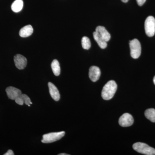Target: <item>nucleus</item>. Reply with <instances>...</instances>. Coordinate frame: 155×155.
Segmentation results:
<instances>
[{
	"instance_id": "11",
	"label": "nucleus",
	"mask_w": 155,
	"mask_h": 155,
	"mask_svg": "<svg viewBox=\"0 0 155 155\" xmlns=\"http://www.w3.org/2000/svg\"><path fill=\"white\" fill-rule=\"evenodd\" d=\"M95 31L99 34L106 41H110L111 38L110 34L109 33L104 27L102 26H98L96 28Z\"/></svg>"
},
{
	"instance_id": "5",
	"label": "nucleus",
	"mask_w": 155,
	"mask_h": 155,
	"mask_svg": "<svg viewBox=\"0 0 155 155\" xmlns=\"http://www.w3.org/2000/svg\"><path fill=\"white\" fill-rule=\"evenodd\" d=\"M146 34L149 37L154 36L155 33V19L153 16L147 17L144 23Z\"/></svg>"
},
{
	"instance_id": "6",
	"label": "nucleus",
	"mask_w": 155,
	"mask_h": 155,
	"mask_svg": "<svg viewBox=\"0 0 155 155\" xmlns=\"http://www.w3.org/2000/svg\"><path fill=\"white\" fill-rule=\"evenodd\" d=\"M133 117L128 113L123 114L119 118V123L120 126L123 127H129L133 125Z\"/></svg>"
},
{
	"instance_id": "15",
	"label": "nucleus",
	"mask_w": 155,
	"mask_h": 155,
	"mask_svg": "<svg viewBox=\"0 0 155 155\" xmlns=\"http://www.w3.org/2000/svg\"><path fill=\"white\" fill-rule=\"evenodd\" d=\"M51 67L54 75L56 76H59L61 73V67L58 60H54L52 62Z\"/></svg>"
},
{
	"instance_id": "23",
	"label": "nucleus",
	"mask_w": 155,
	"mask_h": 155,
	"mask_svg": "<svg viewBox=\"0 0 155 155\" xmlns=\"http://www.w3.org/2000/svg\"><path fill=\"white\" fill-rule=\"evenodd\" d=\"M59 155H69L68 154L65 153H63L59 154Z\"/></svg>"
},
{
	"instance_id": "4",
	"label": "nucleus",
	"mask_w": 155,
	"mask_h": 155,
	"mask_svg": "<svg viewBox=\"0 0 155 155\" xmlns=\"http://www.w3.org/2000/svg\"><path fill=\"white\" fill-rule=\"evenodd\" d=\"M65 131L52 132L45 134L43 135L41 142L43 143H51L59 140L65 135Z\"/></svg>"
},
{
	"instance_id": "7",
	"label": "nucleus",
	"mask_w": 155,
	"mask_h": 155,
	"mask_svg": "<svg viewBox=\"0 0 155 155\" xmlns=\"http://www.w3.org/2000/svg\"><path fill=\"white\" fill-rule=\"evenodd\" d=\"M14 61L16 67L19 69H24L27 65V59L21 54H18L14 56Z\"/></svg>"
},
{
	"instance_id": "1",
	"label": "nucleus",
	"mask_w": 155,
	"mask_h": 155,
	"mask_svg": "<svg viewBox=\"0 0 155 155\" xmlns=\"http://www.w3.org/2000/svg\"><path fill=\"white\" fill-rule=\"evenodd\" d=\"M117 85L114 80H110L103 87L101 93L103 99L110 100L114 97L117 90Z\"/></svg>"
},
{
	"instance_id": "10",
	"label": "nucleus",
	"mask_w": 155,
	"mask_h": 155,
	"mask_svg": "<svg viewBox=\"0 0 155 155\" xmlns=\"http://www.w3.org/2000/svg\"><path fill=\"white\" fill-rule=\"evenodd\" d=\"M49 90L51 96L56 101H58L60 99V94L57 87L51 82L48 83Z\"/></svg>"
},
{
	"instance_id": "21",
	"label": "nucleus",
	"mask_w": 155,
	"mask_h": 155,
	"mask_svg": "<svg viewBox=\"0 0 155 155\" xmlns=\"http://www.w3.org/2000/svg\"><path fill=\"white\" fill-rule=\"evenodd\" d=\"M4 155H14V153L12 150H9L8 151L7 153L4 154Z\"/></svg>"
},
{
	"instance_id": "20",
	"label": "nucleus",
	"mask_w": 155,
	"mask_h": 155,
	"mask_svg": "<svg viewBox=\"0 0 155 155\" xmlns=\"http://www.w3.org/2000/svg\"><path fill=\"white\" fill-rule=\"evenodd\" d=\"M136 1L138 5L141 6L144 4L146 0H136Z\"/></svg>"
},
{
	"instance_id": "12",
	"label": "nucleus",
	"mask_w": 155,
	"mask_h": 155,
	"mask_svg": "<svg viewBox=\"0 0 155 155\" xmlns=\"http://www.w3.org/2000/svg\"><path fill=\"white\" fill-rule=\"evenodd\" d=\"M33 32V29L31 25H27L21 28L19 31V35L22 38L28 37L32 35Z\"/></svg>"
},
{
	"instance_id": "24",
	"label": "nucleus",
	"mask_w": 155,
	"mask_h": 155,
	"mask_svg": "<svg viewBox=\"0 0 155 155\" xmlns=\"http://www.w3.org/2000/svg\"><path fill=\"white\" fill-rule=\"evenodd\" d=\"M153 81L154 83V84H155V76H154V77L153 80Z\"/></svg>"
},
{
	"instance_id": "22",
	"label": "nucleus",
	"mask_w": 155,
	"mask_h": 155,
	"mask_svg": "<svg viewBox=\"0 0 155 155\" xmlns=\"http://www.w3.org/2000/svg\"><path fill=\"white\" fill-rule=\"evenodd\" d=\"M121 1H122L123 2L126 3L129 0H121Z\"/></svg>"
},
{
	"instance_id": "9",
	"label": "nucleus",
	"mask_w": 155,
	"mask_h": 155,
	"mask_svg": "<svg viewBox=\"0 0 155 155\" xmlns=\"http://www.w3.org/2000/svg\"><path fill=\"white\" fill-rule=\"evenodd\" d=\"M6 93L9 98L11 100H15L22 94V92L19 89L14 87H8L6 89Z\"/></svg>"
},
{
	"instance_id": "14",
	"label": "nucleus",
	"mask_w": 155,
	"mask_h": 155,
	"mask_svg": "<svg viewBox=\"0 0 155 155\" xmlns=\"http://www.w3.org/2000/svg\"><path fill=\"white\" fill-rule=\"evenodd\" d=\"M23 7L22 0H15L12 4L11 9L15 13H18L22 10Z\"/></svg>"
},
{
	"instance_id": "17",
	"label": "nucleus",
	"mask_w": 155,
	"mask_h": 155,
	"mask_svg": "<svg viewBox=\"0 0 155 155\" xmlns=\"http://www.w3.org/2000/svg\"><path fill=\"white\" fill-rule=\"evenodd\" d=\"M81 45L84 49L88 50L91 46V43L89 38L87 37H83L81 39Z\"/></svg>"
},
{
	"instance_id": "19",
	"label": "nucleus",
	"mask_w": 155,
	"mask_h": 155,
	"mask_svg": "<svg viewBox=\"0 0 155 155\" xmlns=\"http://www.w3.org/2000/svg\"><path fill=\"white\" fill-rule=\"evenodd\" d=\"M15 102L18 104L20 105H22L24 104V101L22 99L21 95H20L19 97H17L16 99L15 100Z\"/></svg>"
},
{
	"instance_id": "3",
	"label": "nucleus",
	"mask_w": 155,
	"mask_h": 155,
	"mask_svg": "<svg viewBox=\"0 0 155 155\" xmlns=\"http://www.w3.org/2000/svg\"><path fill=\"white\" fill-rule=\"evenodd\" d=\"M129 46L130 51V56L134 59L139 58L141 52V47L140 42L136 38L129 41Z\"/></svg>"
},
{
	"instance_id": "2",
	"label": "nucleus",
	"mask_w": 155,
	"mask_h": 155,
	"mask_svg": "<svg viewBox=\"0 0 155 155\" xmlns=\"http://www.w3.org/2000/svg\"><path fill=\"white\" fill-rule=\"evenodd\" d=\"M134 149L137 152L146 155H155V149L143 143L137 142L133 145Z\"/></svg>"
},
{
	"instance_id": "16",
	"label": "nucleus",
	"mask_w": 155,
	"mask_h": 155,
	"mask_svg": "<svg viewBox=\"0 0 155 155\" xmlns=\"http://www.w3.org/2000/svg\"><path fill=\"white\" fill-rule=\"evenodd\" d=\"M145 116L151 122H155V110L153 108H150L145 111Z\"/></svg>"
},
{
	"instance_id": "13",
	"label": "nucleus",
	"mask_w": 155,
	"mask_h": 155,
	"mask_svg": "<svg viewBox=\"0 0 155 155\" xmlns=\"http://www.w3.org/2000/svg\"><path fill=\"white\" fill-rule=\"evenodd\" d=\"M93 37L95 40L101 48L105 49L107 47V42L99 34L95 31L93 33Z\"/></svg>"
},
{
	"instance_id": "8",
	"label": "nucleus",
	"mask_w": 155,
	"mask_h": 155,
	"mask_svg": "<svg viewBox=\"0 0 155 155\" xmlns=\"http://www.w3.org/2000/svg\"><path fill=\"white\" fill-rule=\"evenodd\" d=\"M101 70L98 67L92 66L89 71V77L91 80L93 82H96L99 79L101 76Z\"/></svg>"
},
{
	"instance_id": "18",
	"label": "nucleus",
	"mask_w": 155,
	"mask_h": 155,
	"mask_svg": "<svg viewBox=\"0 0 155 155\" xmlns=\"http://www.w3.org/2000/svg\"><path fill=\"white\" fill-rule=\"evenodd\" d=\"M21 96L24 101V104L28 105V107H30V105L32 103L31 101L30 98L27 95L25 94H21Z\"/></svg>"
}]
</instances>
